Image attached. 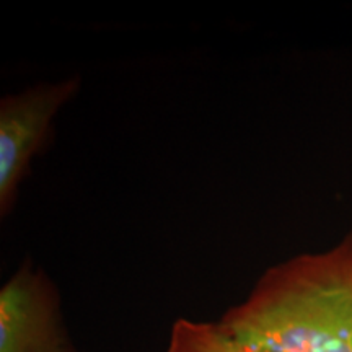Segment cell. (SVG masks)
<instances>
[{"instance_id": "1", "label": "cell", "mask_w": 352, "mask_h": 352, "mask_svg": "<svg viewBox=\"0 0 352 352\" xmlns=\"http://www.w3.org/2000/svg\"><path fill=\"white\" fill-rule=\"evenodd\" d=\"M219 323L267 352H352V232L328 252L264 271Z\"/></svg>"}, {"instance_id": "4", "label": "cell", "mask_w": 352, "mask_h": 352, "mask_svg": "<svg viewBox=\"0 0 352 352\" xmlns=\"http://www.w3.org/2000/svg\"><path fill=\"white\" fill-rule=\"evenodd\" d=\"M165 352H267L240 341L219 321L179 318L171 327Z\"/></svg>"}, {"instance_id": "2", "label": "cell", "mask_w": 352, "mask_h": 352, "mask_svg": "<svg viewBox=\"0 0 352 352\" xmlns=\"http://www.w3.org/2000/svg\"><path fill=\"white\" fill-rule=\"evenodd\" d=\"M80 77L39 83L0 100V215L12 212L33 158L51 135L54 118L80 90Z\"/></svg>"}, {"instance_id": "3", "label": "cell", "mask_w": 352, "mask_h": 352, "mask_svg": "<svg viewBox=\"0 0 352 352\" xmlns=\"http://www.w3.org/2000/svg\"><path fill=\"white\" fill-rule=\"evenodd\" d=\"M0 352H80L64 327L59 290L32 263L0 289Z\"/></svg>"}]
</instances>
